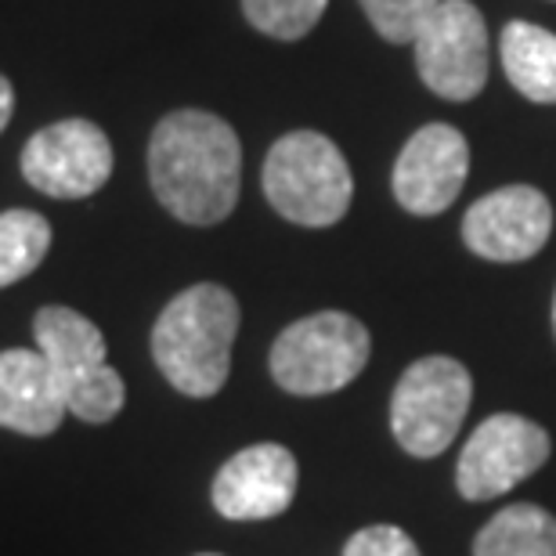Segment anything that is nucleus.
Wrapping results in <instances>:
<instances>
[{
    "mask_svg": "<svg viewBox=\"0 0 556 556\" xmlns=\"http://www.w3.org/2000/svg\"><path fill=\"white\" fill-rule=\"evenodd\" d=\"M149 181L166 214L195 228L220 225L242 188L239 135L214 113L177 109L152 130Z\"/></svg>",
    "mask_w": 556,
    "mask_h": 556,
    "instance_id": "nucleus-1",
    "label": "nucleus"
},
{
    "mask_svg": "<svg viewBox=\"0 0 556 556\" xmlns=\"http://www.w3.org/2000/svg\"><path fill=\"white\" fill-rule=\"evenodd\" d=\"M239 300L217 282L177 293L152 326V358L163 380L185 397H214L228 383Z\"/></svg>",
    "mask_w": 556,
    "mask_h": 556,
    "instance_id": "nucleus-2",
    "label": "nucleus"
},
{
    "mask_svg": "<svg viewBox=\"0 0 556 556\" xmlns=\"http://www.w3.org/2000/svg\"><path fill=\"white\" fill-rule=\"evenodd\" d=\"M33 337L59 380L65 413L84 422H109L124 413V376L109 365L105 337L91 318L62 304L40 307L33 318Z\"/></svg>",
    "mask_w": 556,
    "mask_h": 556,
    "instance_id": "nucleus-3",
    "label": "nucleus"
},
{
    "mask_svg": "<svg viewBox=\"0 0 556 556\" xmlns=\"http://www.w3.org/2000/svg\"><path fill=\"white\" fill-rule=\"evenodd\" d=\"M264 195L278 217L300 228H329L343 220L354 195L351 166L318 130H293L271 144L261 174Z\"/></svg>",
    "mask_w": 556,
    "mask_h": 556,
    "instance_id": "nucleus-4",
    "label": "nucleus"
},
{
    "mask_svg": "<svg viewBox=\"0 0 556 556\" xmlns=\"http://www.w3.org/2000/svg\"><path fill=\"white\" fill-rule=\"evenodd\" d=\"M372 337L354 315L318 311L286 326L271 343V380L296 397L343 391L369 365Z\"/></svg>",
    "mask_w": 556,
    "mask_h": 556,
    "instance_id": "nucleus-5",
    "label": "nucleus"
},
{
    "mask_svg": "<svg viewBox=\"0 0 556 556\" xmlns=\"http://www.w3.org/2000/svg\"><path fill=\"white\" fill-rule=\"evenodd\" d=\"M473 402V380L463 362L448 354H427L413 362L391 394V430L397 444L433 459L459 438V427Z\"/></svg>",
    "mask_w": 556,
    "mask_h": 556,
    "instance_id": "nucleus-6",
    "label": "nucleus"
},
{
    "mask_svg": "<svg viewBox=\"0 0 556 556\" xmlns=\"http://www.w3.org/2000/svg\"><path fill=\"white\" fill-rule=\"evenodd\" d=\"M413 51L422 84L438 98L470 102L484 91L492 51L484 15L470 0H441L419 26Z\"/></svg>",
    "mask_w": 556,
    "mask_h": 556,
    "instance_id": "nucleus-7",
    "label": "nucleus"
},
{
    "mask_svg": "<svg viewBox=\"0 0 556 556\" xmlns=\"http://www.w3.org/2000/svg\"><path fill=\"white\" fill-rule=\"evenodd\" d=\"M549 452V433L535 419L517 413L488 416L463 444L459 466H455V488L470 503L506 495L531 473H539Z\"/></svg>",
    "mask_w": 556,
    "mask_h": 556,
    "instance_id": "nucleus-8",
    "label": "nucleus"
},
{
    "mask_svg": "<svg viewBox=\"0 0 556 556\" xmlns=\"http://www.w3.org/2000/svg\"><path fill=\"white\" fill-rule=\"evenodd\" d=\"M22 177L51 199H87L113 177V144L91 119H62L26 141Z\"/></svg>",
    "mask_w": 556,
    "mask_h": 556,
    "instance_id": "nucleus-9",
    "label": "nucleus"
},
{
    "mask_svg": "<svg viewBox=\"0 0 556 556\" xmlns=\"http://www.w3.org/2000/svg\"><path fill=\"white\" fill-rule=\"evenodd\" d=\"M553 206L531 185H506L481 195L463 217V242L495 264L531 261L549 242Z\"/></svg>",
    "mask_w": 556,
    "mask_h": 556,
    "instance_id": "nucleus-10",
    "label": "nucleus"
},
{
    "mask_svg": "<svg viewBox=\"0 0 556 556\" xmlns=\"http://www.w3.org/2000/svg\"><path fill=\"white\" fill-rule=\"evenodd\" d=\"M470 174V144L448 124H427L394 163V199L408 214L433 217L459 199Z\"/></svg>",
    "mask_w": 556,
    "mask_h": 556,
    "instance_id": "nucleus-11",
    "label": "nucleus"
},
{
    "mask_svg": "<svg viewBox=\"0 0 556 556\" xmlns=\"http://www.w3.org/2000/svg\"><path fill=\"white\" fill-rule=\"evenodd\" d=\"M296 484V455L286 444L264 441L236 452L220 466L210 498L225 520H271L293 506Z\"/></svg>",
    "mask_w": 556,
    "mask_h": 556,
    "instance_id": "nucleus-12",
    "label": "nucleus"
},
{
    "mask_svg": "<svg viewBox=\"0 0 556 556\" xmlns=\"http://www.w3.org/2000/svg\"><path fill=\"white\" fill-rule=\"evenodd\" d=\"M65 419V402L48 358L29 348L0 351V427L22 438H51Z\"/></svg>",
    "mask_w": 556,
    "mask_h": 556,
    "instance_id": "nucleus-13",
    "label": "nucleus"
},
{
    "mask_svg": "<svg viewBox=\"0 0 556 556\" xmlns=\"http://www.w3.org/2000/svg\"><path fill=\"white\" fill-rule=\"evenodd\" d=\"M503 70L528 102L556 105V33L509 22L503 29Z\"/></svg>",
    "mask_w": 556,
    "mask_h": 556,
    "instance_id": "nucleus-14",
    "label": "nucleus"
},
{
    "mask_svg": "<svg viewBox=\"0 0 556 556\" xmlns=\"http://www.w3.org/2000/svg\"><path fill=\"white\" fill-rule=\"evenodd\" d=\"M473 556H556V517L535 503H514L473 539Z\"/></svg>",
    "mask_w": 556,
    "mask_h": 556,
    "instance_id": "nucleus-15",
    "label": "nucleus"
},
{
    "mask_svg": "<svg viewBox=\"0 0 556 556\" xmlns=\"http://www.w3.org/2000/svg\"><path fill=\"white\" fill-rule=\"evenodd\" d=\"M51 250V225L37 210L0 214V289L22 282L43 264Z\"/></svg>",
    "mask_w": 556,
    "mask_h": 556,
    "instance_id": "nucleus-16",
    "label": "nucleus"
},
{
    "mask_svg": "<svg viewBox=\"0 0 556 556\" xmlns=\"http://www.w3.org/2000/svg\"><path fill=\"white\" fill-rule=\"evenodd\" d=\"M329 0H242L250 26L275 40H300L318 26Z\"/></svg>",
    "mask_w": 556,
    "mask_h": 556,
    "instance_id": "nucleus-17",
    "label": "nucleus"
},
{
    "mask_svg": "<svg viewBox=\"0 0 556 556\" xmlns=\"http://www.w3.org/2000/svg\"><path fill=\"white\" fill-rule=\"evenodd\" d=\"M441 0H362L372 29L391 43H413L419 26Z\"/></svg>",
    "mask_w": 556,
    "mask_h": 556,
    "instance_id": "nucleus-18",
    "label": "nucleus"
},
{
    "mask_svg": "<svg viewBox=\"0 0 556 556\" xmlns=\"http://www.w3.org/2000/svg\"><path fill=\"white\" fill-rule=\"evenodd\" d=\"M343 556H419V546L394 525H369L354 531Z\"/></svg>",
    "mask_w": 556,
    "mask_h": 556,
    "instance_id": "nucleus-19",
    "label": "nucleus"
},
{
    "mask_svg": "<svg viewBox=\"0 0 556 556\" xmlns=\"http://www.w3.org/2000/svg\"><path fill=\"white\" fill-rule=\"evenodd\" d=\"M11 113H15V87H11L8 76H0V135L11 124Z\"/></svg>",
    "mask_w": 556,
    "mask_h": 556,
    "instance_id": "nucleus-20",
    "label": "nucleus"
},
{
    "mask_svg": "<svg viewBox=\"0 0 556 556\" xmlns=\"http://www.w3.org/2000/svg\"><path fill=\"white\" fill-rule=\"evenodd\" d=\"M553 337H556V296H553Z\"/></svg>",
    "mask_w": 556,
    "mask_h": 556,
    "instance_id": "nucleus-21",
    "label": "nucleus"
},
{
    "mask_svg": "<svg viewBox=\"0 0 556 556\" xmlns=\"http://www.w3.org/2000/svg\"><path fill=\"white\" fill-rule=\"evenodd\" d=\"M199 556H217V553H199Z\"/></svg>",
    "mask_w": 556,
    "mask_h": 556,
    "instance_id": "nucleus-22",
    "label": "nucleus"
}]
</instances>
